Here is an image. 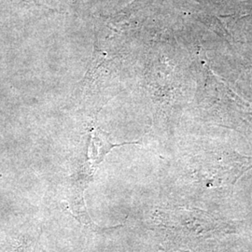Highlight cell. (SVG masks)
Segmentation results:
<instances>
[{
  "mask_svg": "<svg viewBox=\"0 0 252 252\" xmlns=\"http://www.w3.org/2000/svg\"><path fill=\"white\" fill-rule=\"evenodd\" d=\"M167 235L179 246L202 243L214 236L225 234L230 226L215 217L199 209L178 208L164 215Z\"/></svg>",
  "mask_w": 252,
  "mask_h": 252,
  "instance_id": "obj_1",
  "label": "cell"
}]
</instances>
